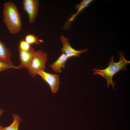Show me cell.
I'll return each mask as SVG.
<instances>
[{"instance_id": "obj_4", "label": "cell", "mask_w": 130, "mask_h": 130, "mask_svg": "<svg viewBox=\"0 0 130 130\" xmlns=\"http://www.w3.org/2000/svg\"><path fill=\"white\" fill-rule=\"evenodd\" d=\"M38 75L47 84L52 93H55L58 91L59 86L58 75L47 72L45 71L39 72Z\"/></svg>"}, {"instance_id": "obj_1", "label": "cell", "mask_w": 130, "mask_h": 130, "mask_svg": "<svg viewBox=\"0 0 130 130\" xmlns=\"http://www.w3.org/2000/svg\"><path fill=\"white\" fill-rule=\"evenodd\" d=\"M120 59L118 62H115L114 61V56H112L110 58V61L108 63V66L103 69L94 68L93 73L94 75H98L104 78L107 81L106 84L107 88L111 85L114 90L115 91L114 87L116 83L112 80L113 77L121 70H126L127 65L130 63V61L126 60L125 58L124 53L122 52H118Z\"/></svg>"}, {"instance_id": "obj_15", "label": "cell", "mask_w": 130, "mask_h": 130, "mask_svg": "<svg viewBox=\"0 0 130 130\" xmlns=\"http://www.w3.org/2000/svg\"><path fill=\"white\" fill-rule=\"evenodd\" d=\"M4 111V110L3 109H0V115L2 114L3 112ZM2 127L0 125V130H1V129L2 128Z\"/></svg>"}, {"instance_id": "obj_13", "label": "cell", "mask_w": 130, "mask_h": 130, "mask_svg": "<svg viewBox=\"0 0 130 130\" xmlns=\"http://www.w3.org/2000/svg\"><path fill=\"white\" fill-rule=\"evenodd\" d=\"M31 45L27 43L24 39H22L20 41L18 46V50L27 51L30 50L31 47Z\"/></svg>"}, {"instance_id": "obj_7", "label": "cell", "mask_w": 130, "mask_h": 130, "mask_svg": "<svg viewBox=\"0 0 130 130\" xmlns=\"http://www.w3.org/2000/svg\"><path fill=\"white\" fill-rule=\"evenodd\" d=\"M20 64L18 66V69L27 68L30 63L36 51L32 47L29 50L24 51L18 50Z\"/></svg>"}, {"instance_id": "obj_6", "label": "cell", "mask_w": 130, "mask_h": 130, "mask_svg": "<svg viewBox=\"0 0 130 130\" xmlns=\"http://www.w3.org/2000/svg\"><path fill=\"white\" fill-rule=\"evenodd\" d=\"M60 40L62 44V47L60 52L65 54L69 58L74 57H78L83 53L87 52V48L80 50H77L73 48L71 46L68 38L61 35Z\"/></svg>"}, {"instance_id": "obj_5", "label": "cell", "mask_w": 130, "mask_h": 130, "mask_svg": "<svg viewBox=\"0 0 130 130\" xmlns=\"http://www.w3.org/2000/svg\"><path fill=\"white\" fill-rule=\"evenodd\" d=\"M23 8L28 17L29 23L34 22L38 13L39 1L38 0H23Z\"/></svg>"}, {"instance_id": "obj_9", "label": "cell", "mask_w": 130, "mask_h": 130, "mask_svg": "<svg viewBox=\"0 0 130 130\" xmlns=\"http://www.w3.org/2000/svg\"><path fill=\"white\" fill-rule=\"evenodd\" d=\"M11 53L4 43L0 40V60L12 64L11 60Z\"/></svg>"}, {"instance_id": "obj_12", "label": "cell", "mask_w": 130, "mask_h": 130, "mask_svg": "<svg viewBox=\"0 0 130 130\" xmlns=\"http://www.w3.org/2000/svg\"><path fill=\"white\" fill-rule=\"evenodd\" d=\"M24 40L31 45L33 44L39 45L43 42L38 36L32 34H28L26 35Z\"/></svg>"}, {"instance_id": "obj_14", "label": "cell", "mask_w": 130, "mask_h": 130, "mask_svg": "<svg viewBox=\"0 0 130 130\" xmlns=\"http://www.w3.org/2000/svg\"><path fill=\"white\" fill-rule=\"evenodd\" d=\"M10 68L18 69V66H15L12 64L7 63L0 60V72Z\"/></svg>"}, {"instance_id": "obj_3", "label": "cell", "mask_w": 130, "mask_h": 130, "mask_svg": "<svg viewBox=\"0 0 130 130\" xmlns=\"http://www.w3.org/2000/svg\"><path fill=\"white\" fill-rule=\"evenodd\" d=\"M48 54L41 50L36 51L27 69L32 77L38 75L39 72L45 71L48 60Z\"/></svg>"}, {"instance_id": "obj_2", "label": "cell", "mask_w": 130, "mask_h": 130, "mask_svg": "<svg viewBox=\"0 0 130 130\" xmlns=\"http://www.w3.org/2000/svg\"><path fill=\"white\" fill-rule=\"evenodd\" d=\"M3 14V22L10 33L14 34L19 32L22 28L21 17L13 2L9 1L4 3Z\"/></svg>"}, {"instance_id": "obj_10", "label": "cell", "mask_w": 130, "mask_h": 130, "mask_svg": "<svg viewBox=\"0 0 130 130\" xmlns=\"http://www.w3.org/2000/svg\"><path fill=\"white\" fill-rule=\"evenodd\" d=\"M93 0H83L79 4L77 5L75 8L77 11L75 13L72 15L67 21V23L69 24L73 21L76 16L84 9L87 7Z\"/></svg>"}, {"instance_id": "obj_11", "label": "cell", "mask_w": 130, "mask_h": 130, "mask_svg": "<svg viewBox=\"0 0 130 130\" xmlns=\"http://www.w3.org/2000/svg\"><path fill=\"white\" fill-rule=\"evenodd\" d=\"M13 116L14 119L12 123L7 127H2L1 130H19V126L21 119L19 116L14 114H13Z\"/></svg>"}, {"instance_id": "obj_8", "label": "cell", "mask_w": 130, "mask_h": 130, "mask_svg": "<svg viewBox=\"0 0 130 130\" xmlns=\"http://www.w3.org/2000/svg\"><path fill=\"white\" fill-rule=\"evenodd\" d=\"M69 59L64 53H62L58 59L50 65L52 70L55 72H62V68L65 67V64Z\"/></svg>"}]
</instances>
